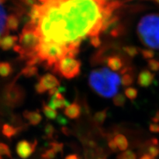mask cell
Instances as JSON below:
<instances>
[{
    "label": "cell",
    "instance_id": "1",
    "mask_svg": "<svg viewBox=\"0 0 159 159\" xmlns=\"http://www.w3.org/2000/svg\"><path fill=\"white\" fill-rule=\"evenodd\" d=\"M120 6L118 0H43L37 21L29 23L41 43L56 44L76 57L88 39L93 47L100 45V36Z\"/></svg>",
    "mask_w": 159,
    "mask_h": 159
},
{
    "label": "cell",
    "instance_id": "2",
    "mask_svg": "<svg viewBox=\"0 0 159 159\" xmlns=\"http://www.w3.org/2000/svg\"><path fill=\"white\" fill-rule=\"evenodd\" d=\"M121 78L108 68L92 70L89 76V84L99 96L110 98L115 96L120 85Z\"/></svg>",
    "mask_w": 159,
    "mask_h": 159
},
{
    "label": "cell",
    "instance_id": "3",
    "mask_svg": "<svg viewBox=\"0 0 159 159\" xmlns=\"http://www.w3.org/2000/svg\"><path fill=\"white\" fill-rule=\"evenodd\" d=\"M141 43L151 49H159V14L151 13L143 17L137 25Z\"/></svg>",
    "mask_w": 159,
    "mask_h": 159
},
{
    "label": "cell",
    "instance_id": "4",
    "mask_svg": "<svg viewBox=\"0 0 159 159\" xmlns=\"http://www.w3.org/2000/svg\"><path fill=\"white\" fill-rule=\"evenodd\" d=\"M40 43L41 41L38 34L32 25L28 23L20 34L19 44H16L13 49L20 54L21 58L28 61L37 55Z\"/></svg>",
    "mask_w": 159,
    "mask_h": 159
},
{
    "label": "cell",
    "instance_id": "5",
    "mask_svg": "<svg viewBox=\"0 0 159 159\" xmlns=\"http://www.w3.org/2000/svg\"><path fill=\"white\" fill-rule=\"evenodd\" d=\"M81 62L76 57L66 56L60 60L52 71L66 79H72L80 73Z\"/></svg>",
    "mask_w": 159,
    "mask_h": 159
},
{
    "label": "cell",
    "instance_id": "6",
    "mask_svg": "<svg viewBox=\"0 0 159 159\" xmlns=\"http://www.w3.org/2000/svg\"><path fill=\"white\" fill-rule=\"evenodd\" d=\"M60 82L58 78L51 74H46L40 78L39 82L35 84L36 92L39 93H44L47 91L59 87Z\"/></svg>",
    "mask_w": 159,
    "mask_h": 159
},
{
    "label": "cell",
    "instance_id": "7",
    "mask_svg": "<svg viewBox=\"0 0 159 159\" xmlns=\"http://www.w3.org/2000/svg\"><path fill=\"white\" fill-rule=\"evenodd\" d=\"M23 95L21 89L15 84L9 86L5 92L4 98L6 103L11 106H16L21 103Z\"/></svg>",
    "mask_w": 159,
    "mask_h": 159
},
{
    "label": "cell",
    "instance_id": "8",
    "mask_svg": "<svg viewBox=\"0 0 159 159\" xmlns=\"http://www.w3.org/2000/svg\"><path fill=\"white\" fill-rule=\"evenodd\" d=\"M64 91L63 87H58L56 92L51 96V99L48 103V106L53 109H62L70 105V103L66 100L65 97L64 96L62 92Z\"/></svg>",
    "mask_w": 159,
    "mask_h": 159
},
{
    "label": "cell",
    "instance_id": "9",
    "mask_svg": "<svg viewBox=\"0 0 159 159\" xmlns=\"http://www.w3.org/2000/svg\"><path fill=\"white\" fill-rule=\"evenodd\" d=\"M37 142H30L27 140L19 141L16 146L17 155L22 159H27L34 152L36 148Z\"/></svg>",
    "mask_w": 159,
    "mask_h": 159
},
{
    "label": "cell",
    "instance_id": "10",
    "mask_svg": "<svg viewBox=\"0 0 159 159\" xmlns=\"http://www.w3.org/2000/svg\"><path fill=\"white\" fill-rule=\"evenodd\" d=\"M154 80H155V74L149 70L145 69L139 73L137 78V83L141 87L147 88L153 83Z\"/></svg>",
    "mask_w": 159,
    "mask_h": 159
},
{
    "label": "cell",
    "instance_id": "11",
    "mask_svg": "<svg viewBox=\"0 0 159 159\" xmlns=\"http://www.w3.org/2000/svg\"><path fill=\"white\" fill-rule=\"evenodd\" d=\"M18 38L16 35H5L0 39V48L3 51H9L17 44Z\"/></svg>",
    "mask_w": 159,
    "mask_h": 159
},
{
    "label": "cell",
    "instance_id": "12",
    "mask_svg": "<svg viewBox=\"0 0 159 159\" xmlns=\"http://www.w3.org/2000/svg\"><path fill=\"white\" fill-rule=\"evenodd\" d=\"M81 113V109L79 104L76 102H74L70 104L64 109V115L70 119H75L80 117Z\"/></svg>",
    "mask_w": 159,
    "mask_h": 159
},
{
    "label": "cell",
    "instance_id": "13",
    "mask_svg": "<svg viewBox=\"0 0 159 159\" xmlns=\"http://www.w3.org/2000/svg\"><path fill=\"white\" fill-rule=\"evenodd\" d=\"M23 116L33 125H37L42 121L41 114L38 111H25Z\"/></svg>",
    "mask_w": 159,
    "mask_h": 159
},
{
    "label": "cell",
    "instance_id": "14",
    "mask_svg": "<svg viewBox=\"0 0 159 159\" xmlns=\"http://www.w3.org/2000/svg\"><path fill=\"white\" fill-rule=\"evenodd\" d=\"M108 67L113 71H121L123 68V62L122 59L118 56H112L107 59Z\"/></svg>",
    "mask_w": 159,
    "mask_h": 159
},
{
    "label": "cell",
    "instance_id": "15",
    "mask_svg": "<svg viewBox=\"0 0 159 159\" xmlns=\"http://www.w3.org/2000/svg\"><path fill=\"white\" fill-rule=\"evenodd\" d=\"M19 25V20L16 15L11 14L7 17L6 26L8 31H16L18 29Z\"/></svg>",
    "mask_w": 159,
    "mask_h": 159
},
{
    "label": "cell",
    "instance_id": "16",
    "mask_svg": "<svg viewBox=\"0 0 159 159\" xmlns=\"http://www.w3.org/2000/svg\"><path fill=\"white\" fill-rule=\"evenodd\" d=\"M119 151H125L129 146V143L125 136L122 134H118L113 139Z\"/></svg>",
    "mask_w": 159,
    "mask_h": 159
},
{
    "label": "cell",
    "instance_id": "17",
    "mask_svg": "<svg viewBox=\"0 0 159 159\" xmlns=\"http://www.w3.org/2000/svg\"><path fill=\"white\" fill-rule=\"evenodd\" d=\"M19 130L20 129L19 128H16L11 125H9V124L6 123L3 125L2 133L8 139H11L13 137L16 136L17 133L19 132Z\"/></svg>",
    "mask_w": 159,
    "mask_h": 159
},
{
    "label": "cell",
    "instance_id": "18",
    "mask_svg": "<svg viewBox=\"0 0 159 159\" xmlns=\"http://www.w3.org/2000/svg\"><path fill=\"white\" fill-rule=\"evenodd\" d=\"M13 68L11 64L7 62H0V76L6 78L12 73Z\"/></svg>",
    "mask_w": 159,
    "mask_h": 159
},
{
    "label": "cell",
    "instance_id": "19",
    "mask_svg": "<svg viewBox=\"0 0 159 159\" xmlns=\"http://www.w3.org/2000/svg\"><path fill=\"white\" fill-rule=\"evenodd\" d=\"M38 68L36 66H27L25 67L21 72V75L26 77L31 78L37 75Z\"/></svg>",
    "mask_w": 159,
    "mask_h": 159
},
{
    "label": "cell",
    "instance_id": "20",
    "mask_svg": "<svg viewBox=\"0 0 159 159\" xmlns=\"http://www.w3.org/2000/svg\"><path fill=\"white\" fill-rule=\"evenodd\" d=\"M43 112L44 114V116H45L48 119H51V120L57 119V117H58V113L57 110L51 108L44 103H43Z\"/></svg>",
    "mask_w": 159,
    "mask_h": 159
},
{
    "label": "cell",
    "instance_id": "21",
    "mask_svg": "<svg viewBox=\"0 0 159 159\" xmlns=\"http://www.w3.org/2000/svg\"><path fill=\"white\" fill-rule=\"evenodd\" d=\"M107 117V109H103L102 111L97 112L93 117V120L97 125H101L105 121Z\"/></svg>",
    "mask_w": 159,
    "mask_h": 159
},
{
    "label": "cell",
    "instance_id": "22",
    "mask_svg": "<svg viewBox=\"0 0 159 159\" xmlns=\"http://www.w3.org/2000/svg\"><path fill=\"white\" fill-rule=\"evenodd\" d=\"M113 102L115 106L117 107H123L126 102L125 97L122 93H117L113 97Z\"/></svg>",
    "mask_w": 159,
    "mask_h": 159
},
{
    "label": "cell",
    "instance_id": "23",
    "mask_svg": "<svg viewBox=\"0 0 159 159\" xmlns=\"http://www.w3.org/2000/svg\"><path fill=\"white\" fill-rule=\"evenodd\" d=\"M147 152L149 155L155 158L159 155V147L158 145L151 143V145L147 148Z\"/></svg>",
    "mask_w": 159,
    "mask_h": 159
},
{
    "label": "cell",
    "instance_id": "24",
    "mask_svg": "<svg viewBox=\"0 0 159 159\" xmlns=\"http://www.w3.org/2000/svg\"><path fill=\"white\" fill-rule=\"evenodd\" d=\"M0 156L7 157L8 158L11 157V153L9 147L6 144L3 143H0Z\"/></svg>",
    "mask_w": 159,
    "mask_h": 159
},
{
    "label": "cell",
    "instance_id": "25",
    "mask_svg": "<svg viewBox=\"0 0 159 159\" xmlns=\"http://www.w3.org/2000/svg\"><path fill=\"white\" fill-rule=\"evenodd\" d=\"M125 94L126 97L128 98L129 99L133 100V99H135L137 97L138 91L137 89L135 88L129 87L125 89Z\"/></svg>",
    "mask_w": 159,
    "mask_h": 159
},
{
    "label": "cell",
    "instance_id": "26",
    "mask_svg": "<svg viewBox=\"0 0 159 159\" xmlns=\"http://www.w3.org/2000/svg\"><path fill=\"white\" fill-rule=\"evenodd\" d=\"M117 159H137V157L135 152H133L132 151L127 150L119 155Z\"/></svg>",
    "mask_w": 159,
    "mask_h": 159
},
{
    "label": "cell",
    "instance_id": "27",
    "mask_svg": "<svg viewBox=\"0 0 159 159\" xmlns=\"http://www.w3.org/2000/svg\"><path fill=\"white\" fill-rule=\"evenodd\" d=\"M148 66L150 70L157 72L159 70V61L155 59H150L148 61Z\"/></svg>",
    "mask_w": 159,
    "mask_h": 159
},
{
    "label": "cell",
    "instance_id": "28",
    "mask_svg": "<svg viewBox=\"0 0 159 159\" xmlns=\"http://www.w3.org/2000/svg\"><path fill=\"white\" fill-rule=\"evenodd\" d=\"M44 133H45V135L47 138L48 139H51L52 138L54 133V128L51 125V123H48L46 125L45 127H44Z\"/></svg>",
    "mask_w": 159,
    "mask_h": 159
},
{
    "label": "cell",
    "instance_id": "29",
    "mask_svg": "<svg viewBox=\"0 0 159 159\" xmlns=\"http://www.w3.org/2000/svg\"><path fill=\"white\" fill-rule=\"evenodd\" d=\"M50 147H51V148H52L54 152H55L56 153H58V152H60L62 151L64 145L62 143H61L52 142V143H50Z\"/></svg>",
    "mask_w": 159,
    "mask_h": 159
},
{
    "label": "cell",
    "instance_id": "30",
    "mask_svg": "<svg viewBox=\"0 0 159 159\" xmlns=\"http://www.w3.org/2000/svg\"><path fill=\"white\" fill-rule=\"evenodd\" d=\"M57 153L54 152L52 148H49L43 154V159H54L56 157Z\"/></svg>",
    "mask_w": 159,
    "mask_h": 159
},
{
    "label": "cell",
    "instance_id": "31",
    "mask_svg": "<svg viewBox=\"0 0 159 159\" xmlns=\"http://www.w3.org/2000/svg\"><path fill=\"white\" fill-rule=\"evenodd\" d=\"M142 54L143 57L145 59H152L154 57V52L150 49H146V50H143L142 51Z\"/></svg>",
    "mask_w": 159,
    "mask_h": 159
},
{
    "label": "cell",
    "instance_id": "32",
    "mask_svg": "<svg viewBox=\"0 0 159 159\" xmlns=\"http://www.w3.org/2000/svg\"><path fill=\"white\" fill-rule=\"evenodd\" d=\"M125 51L126 53L128 54V55L130 56L131 57H135L136 54L138 53L137 49L135 48H133V47H127L125 48Z\"/></svg>",
    "mask_w": 159,
    "mask_h": 159
},
{
    "label": "cell",
    "instance_id": "33",
    "mask_svg": "<svg viewBox=\"0 0 159 159\" xmlns=\"http://www.w3.org/2000/svg\"><path fill=\"white\" fill-rule=\"evenodd\" d=\"M149 130L152 133H159V124L158 123L152 122L149 125Z\"/></svg>",
    "mask_w": 159,
    "mask_h": 159
},
{
    "label": "cell",
    "instance_id": "34",
    "mask_svg": "<svg viewBox=\"0 0 159 159\" xmlns=\"http://www.w3.org/2000/svg\"><path fill=\"white\" fill-rule=\"evenodd\" d=\"M108 145H109V147L111 148V150L113 151V152H117L119 150L113 139H110V140L109 141Z\"/></svg>",
    "mask_w": 159,
    "mask_h": 159
},
{
    "label": "cell",
    "instance_id": "35",
    "mask_svg": "<svg viewBox=\"0 0 159 159\" xmlns=\"http://www.w3.org/2000/svg\"><path fill=\"white\" fill-rule=\"evenodd\" d=\"M23 2L25 4L27 5V6H29L31 7L39 3V2L37 0H23Z\"/></svg>",
    "mask_w": 159,
    "mask_h": 159
},
{
    "label": "cell",
    "instance_id": "36",
    "mask_svg": "<svg viewBox=\"0 0 159 159\" xmlns=\"http://www.w3.org/2000/svg\"><path fill=\"white\" fill-rule=\"evenodd\" d=\"M57 122L60 124V125H66V124L67 123L68 121L66 120V119L62 116H59L57 117Z\"/></svg>",
    "mask_w": 159,
    "mask_h": 159
},
{
    "label": "cell",
    "instance_id": "37",
    "mask_svg": "<svg viewBox=\"0 0 159 159\" xmlns=\"http://www.w3.org/2000/svg\"><path fill=\"white\" fill-rule=\"evenodd\" d=\"M65 159H80V158L77 155H75V154H72V155H68L65 158Z\"/></svg>",
    "mask_w": 159,
    "mask_h": 159
},
{
    "label": "cell",
    "instance_id": "38",
    "mask_svg": "<svg viewBox=\"0 0 159 159\" xmlns=\"http://www.w3.org/2000/svg\"><path fill=\"white\" fill-rule=\"evenodd\" d=\"M152 122L158 123H159V112H157L155 114V116L152 118Z\"/></svg>",
    "mask_w": 159,
    "mask_h": 159
},
{
    "label": "cell",
    "instance_id": "39",
    "mask_svg": "<svg viewBox=\"0 0 159 159\" xmlns=\"http://www.w3.org/2000/svg\"><path fill=\"white\" fill-rule=\"evenodd\" d=\"M139 159H155L153 158L151 156H150L148 154H145V155H142Z\"/></svg>",
    "mask_w": 159,
    "mask_h": 159
},
{
    "label": "cell",
    "instance_id": "40",
    "mask_svg": "<svg viewBox=\"0 0 159 159\" xmlns=\"http://www.w3.org/2000/svg\"><path fill=\"white\" fill-rule=\"evenodd\" d=\"M62 132L64 133V134H66V135H69V129H67V128H66V127H63L62 128Z\"/></svg>",
    "mask_w": 159,
    "mask_h": 159
},
{
    "label": "cell",
    "instance_id": "41",
    "mask_svg": "<svg viewBox=\"0 0 159 159\" xmlns=\"http://www.w3.org/2000/svg\"><path fill=\"white\" fill-rule=\"evenodd\" d=\"M6 2V0H0V5Z\"/></svg>",
    "mask_w": 159,
    "mask_h": 159
},
{
    "label": "cell",
    "instance_id": "42",
    "mask_svg": "<svg viewBox=\"0 0 159 159\" xmlns=\"http://www.w3.org/2000/svg\"><path fill=\"white\" fill-rule=\"evenodd\" d=\"M155 1L156 2H157V3H159V0H155Z\"/></svg>",
    "mask_w": 159,
    "mask_h": 159
},
{
    "label": "cell",
    "instance_id": "43",
    "mask_svg": "<svg viewBox=\"0 0 159 159\" xmlns=\"http://www.w3.org/2000/svg\"><path fill=\"white\" fill-rule=\"evenodd\" d=\"M37 1H38V2H43V0H37Z\"/></svg>",
    "mask_w": 159,
    "mask_h": 159
},
{
    "label": "cell",
    "instance_id": "44",
    "mask_svg": "<svg viewBox=\"0 0 159 159\" xmlns=\"http://www.w3.org/2000/svg\"><path fill=\"white\" fill-rule=\"evenodd\" d=\"M21 1H22V2H23V0H21Z\"/></svg>",
    "mask_w": 159,
    "mask_h": 159
}]
</instances>
